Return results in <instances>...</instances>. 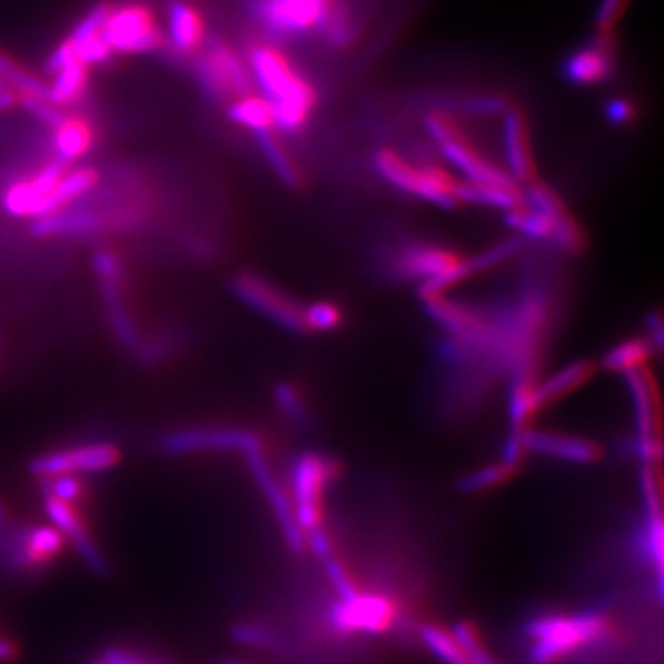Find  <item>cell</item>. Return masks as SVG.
<instances>
[{
    "label": "cell",
    "instance_id": "obj_1",
    "mask_svg": "<svg viewBox=\"0 0 664 664\" xmlns=\"http://www.w3.org/2000/svg\"><path fill=\"white\" fill-rule=\"evenodd\" d=\"M618 633L615 618L605 605H593L576 613L546 611L524 626L530 661L560 664L585 654L611 648Z\"/></svg>",
    "mask_w": 664,
    "mask_h": 664
},
{
    "label": "cell",
    "instance_id": "obj_2",
    "mask_svg": "<svg viewBox=\"0 0 664 664\" xmlns=\"http://www.w3.org/2000/svg\"><path fill=\"white\" fill-rule=\"evenodd\" d=\"M251 80L261 89L273 114L275 130L295 133L311 119L316 108V91L281 52L270 47H255L250 52Z\"/></svg>",
    "mask_w": 664,
    "mask_h": 664
},
{
    "label": "cell",
    "instance_id": "obj_3",
    "mask_svg": "<svg viewBox=\"0 0 664 664\" xmlns=\"http://www.w3.org/2000/svg\"><path fill=\"white\" fill-rule=\"evenodd\" d=\"M375 169L390 185L399 191L423 198L440 208L462 205V181L454 180L437 164H412L392 150H381L375 155Z\"/></svg>",
    "mask_w": 664,
    "mask_h": 664
},
{
    "label": "cell",
    "instance_id": "obj_4",
    "mask_svg": "<svg viewBox=\"0 0 664 664\" xmlns=\"http://www.w3.org/2000/svg\"><path fill=\"white\" fill-rule=\"evenodd\" d=\"M426 130L431 131L434 141L440 144L445 158L462 172L467 181L473 183H484V185H512L517 183L507 170H502L490 159L484 158V153L469 141V137L460 130V125L443 113V111H432L426 117Z\"/></svg>",
    "mask_w": 664,
    "mask_h": 664
},
{
    "label": "cell",
    "instance_id": "obj_5",
    "mask_svg": "<svg viewBox=\"0 0 664 664\" xmlns=\"http://www.w3.org/2000/svg\"><path fill=\"white\" fill-rule=\"evenodd\" d=\"M336 467L322 456H303L295 462L292 473V507L295 521L300 524L305 540L325 534L323 515H325V493Z\"/></svg>",
    "mask_w": 664,
    "mask_h": 664
},
{
    "label": "cell",
    "instance_id": "obj_6",
    "mask_svg": "<svg viewBox=\"0 0 664 664\" xmlns=\"http://www.w3.org/2000/svg\"><path fill=\"white\" fill-rule=\"evenodd\" d=\"M331 621L343 635H382L398 621V605L384 594L359 593L340 598Z\"/></svg>",
    "mask_w": 664,
    "mask_h": 664
},
{
    "label": "cell",
    "instance_id": "obj_7",
    "mask_svg": "<svg viewBox=\"0 0 664 664\" xmlns=\"http://www.w3.org/2000/svg\"><path fill=\"white\" fill-rule=\"evenodd\" d=\"M102 39L111 52L141 54L152 52L163 44V33L159 32L150 11L142 6H124L111 11L102 27Z\"/></svg>",
    "mask_w": 664,
    "mask_h": 664
},
{
    "label": "cell",
    "instance_id": "obj_8",
    "mask_svg": "<svg viewBox=\"0 0 664 664\" xmlns=\"http://www.w3.org/2000/svg\"><path fill=\"white\" fill-rule=\"evenodd\" d=\"M233 290L240 301L270 318L272 322L290 331L306 332L305 306L255 273L237 275L233 279Z\"/></svg>",
    "mask_w": 664,
    "mask_h": 664
},
{
    "label": "cell",
    "instance_id": "obj_9",
    "mask_svg": "<svg viewBox=\"0 0 664 664\" xmlns=\"http://www.w3.org/2000/svg\"><path fill=\"white\" fill-rule=\"evenodd\" d=\"M164 452L183 456L197 452H250L262 451L261 437L253 432L231 426H198L187 431L170 432L161 440Z\"/></svg>",
    "mask_w": 664,
    "mask_h": 664
},
{
    "label": "cell",
    "instance_id": "obj_10",
    "mask_svg": "<svg viewBox=\"0 0 664 664\" xmlns=\"http://www.w3.org/2000/svg\"><path fill=\"white\" fill-rule=\"evenodd\" d=\"M198 80L213 99H225L229 94H250L251 72L239 60V56L219 39H211L205 54L197 63Z\"/></svg>",
    "mask_w": 664,
    "mask_h": 664
},
{
    "label": "cell",
    "instance_id": "obj_11",
    "mask_svg": "<svg viewBox=\"0 0 664 664\" xmlns=\"http://www.w3.org/2000/svg\"><path fill=\"white\" fill-rule=\"evenodd\" d=\"M120 462V451L113 443H88L61 451L49 452L30 463V473L39 479L61 474L102 473Z\"/></svg>",
    "mask_w": 664,
    "mask_h": 664
},
{
    "label": "cell",
    "instance_id": "obj_12",
    "mask_svg": "<svg viewBox=\"0 0 664 664\" xmlns=\"http://www.w3.org/2000/svg\"><path fill=\"white\" fill-rule=\"evenodd\" d=\"M334 0H256V16L270 32L300 36L320 30Z\"/></svg>",
    "mask_w": 664,
    "mask_h": 664
},
{
    "label": "cell",
    "instance_id": "obj_13",
    "mask_svg": "<svg viewBox=\"0 0 664 664\" xmlns=\"http://www.w3.org/2000/svg\"><path fill=\"white\" fill-rule=\"evenodd\" d=\"M67 546V540L54 524H38L21 530L13 540L8 541L6 555L17 571H41L60 557Z\"/></svg>",
    "mask_w": 664,
    "mask_h": 664
},
{
    "label": "cell",
    "instance_id": "obj_14",
    "mask_svg": "<svg viewBox=\"0 0 664 664\" xmlns=\"http://www.w3.org/2000/svg\"><path fill=\"white\" fill-rule=\"evenodd\" d=\"M616 41L613 32H596L587 47L569 56L563 74L574 85H596L615 72Z\"/></svg>",
    "mask_w": 664,
    "mask_h": 664
},
{
    "label": "cell",
    "instance_id": "obj_15",
    "mask_svg": "<svg viewBox=\"0 0 664 664\" xmlns=\"http://www.w3.org/2000/svg\"><path fill=\"white\" fill-rule=\"evenodd\" d=\"M66 172L67 164L54 159L52 163L44 164L43 169L39 170L38 174H33L30 180L13 183L2 197V208L6 213L17 219H28V217L39 219L43 213L47 198Z\"/></svg>",
    "mask_w": 664,
    "mask_h": 664
},
{
    "label": "cell",
    "instance_id": "obj_16",
    "mask_svg": "<svg viewBox=\"0 0 664 664\" xmlns=\"http://www.w3.org/2000/svg\"><path fill=\"white\" fill-rule=\"evenodd\" d=\"M94 270L99 273L100 283L104 289L105 303L110 311V320L120 342L133 348L139 342V332L131 320L130 311L125 306L124 292H122V266L119 256L113 251L102 250L94 255Z\"/></svg>",
    "mask_w": 664,
    "mask_h": 664
},
{
    "label": "cell",
    "instance_id": "obj_17",
    "mask_svg": "<svg viewBox=\"0 0 664 664\" xmlns=\"http://www.w3.org/2000/svg\"><path fill=\"white\" fill-rule=\"evenodd\" d=\"M44 512L49 515L50 523L60 530L67 543H71L77 549L78 554L82 555L83 561L93 571H105L104 557H102L99 546L89 534L88 523H85V519L78 510L77 504L44 495Z\"/></svg>",
    "mask_w": 664,
    "mask_h": 664
},
{
    "label": "cell",
    "instance_id": "obj_18",
    "mask_svg": "<svg viewBox=\"0 0 664 664\" xmlns=\"http://www.w3.org/2000/svg\"><path fill=\"white\" fill-rule=\"evenodd\" d=\"M502 141L506 153L510 175L517 183H532L535 180V161L530 141L529 120L519 108H507L502 120Z\"/></svg>",
    "mask_w": 664,
    "mask_h": 664
},
{
    "label": "cell",
    "instance_id": "obj_19",
    "mask_svg": "<svg viewBox=\"0 0 664 664\" xmlns=\"http://www.w3.org/2000/svg\"><path fill=\"white\" fill-rule=\"evenodd\" d=\"M110 13V8L104 4L97 6L89 11L88 16L83 17L82 21L78 22L74 32L71 33L72 49L77 54V60L83 66H100L110 61V47L105 44L102 39V27H104L105 17Z\"/></svg>",
    "mask_w": 664,
    "mask_h": 664
},
{
    "label": "cell",
    "instance_id": "obj_20",
    "mask_svg": "<svg viewBox=\"0 0 664 664\" xmlns=\"http://www.w3.org/2000/svg\"><path fill=\"white\" fill-rule=\"evenodd\" d=\"M97 183H99L97 170L77 169L72 170V172H66L63 178L56 183L49 198H47L41 217L60 213L61 209H66L69 203L77 202L83 194L93 191Z\"/></svg>",
    "mask_w": 664,
    "mask_h": 664
},
{
    "label": "cell",
    "instance_id": "obj_21",
    "mask_svg": "<svg viewBox=\"0 0 664 664\" xmlns=\"http://www.w3.org/2000/svg\"><path fill=\"white\" fill-rule=\"evenodd\" d=\"M170 43L181 54H189L197 49L202 39V21L197 11L183 0H174L169 6Z\"/></svg>",
    "mask_w": 664,
    "mask_h": 664
},
{
    "label": "cell",
    "instance_id": "obj_22",
    "mask_svg": "<svg viewBox=\"0 0 664 664\" xmlns=\"http://www.w3.org/2000/svg\"><path fill=\"white\" fill-rule=\"evenodd\" d=\"M91 142H93V133L85 122L66 119L56 128V159L63 164L72 163L88 152Z\"/></svg>",
    "mask_w": 664,
    "mask_h": 664
},
{
    "label": "cell",
    "instance_id": "obj_23",
    "mask_svg": "<svg viewBox=\"0 0 664 664\" xmlns=\"http://www.w3.org/2000/svg\"><path fill=\"white\" fill-rule=\"evenodd\" d=\"M54 82L49 85L47 99L61 108V105L71 104L74 100L80 99V94L88 85V67L78 60L72 61L69 66L61 67L60 71L54 72Z\"/></svg>",
    "mask_w": 664,
    "mask_h": 664
},
{
    "label": "cell",
    "instance_id": "obj_24",
    "mask_svg": "<svg viewBox=\"0 0 664 664\" xmlns=\"http://www.w3.org/2000/svg\"><path fill=\"white\" fill-rule=\"evenodd\" d=\"M229 119L237 122V124L244 125L251 133L256 131L273 130V114L272 108L266 100L261 97H240L234 100L233 104L229 105Z\"/></svg>",
    "mask_w": 664,
    "mask_h": 664
},
{
    "label": "cell",
    "instance_id": "obj_25",
    "mask_svg": "<svg viewBox=\"0 0 664 664\" xmlns=\"http://www.w3.org/2000/svg\"><path fill=\"white\" fill-rule=\"evenodd\" d=\"M421 641L440 663L469 664L452 630H445L437 624H425L421 627Z\"/></svg>",
    "mask_w": 664,
    "mask_h": 664
},
{
    "label": "cell",
    "instance_id": "obj_26",
    "mask_svg": "<svg viewBox=\"0 0 664 664\" xmlns=\"http://www.w3.org/2000/svg\"><path fill=\"white\" fill-rule=\"evenodd\" d=\"M256 142L261 147L262 153L266 155L268 161L272 164V169L278 172L279 178L290 187L300 185L301 174L294 161L290 159L289 153L281 147L278 137L273 135V130L256 131Z\"/></svg>",
    "mask_w": 664,
    "mask_h": 664
},
{
    "label": "cell",
    "instance_id": "obj_27",
    "mask_svg": "<svg viewBox=\"0 0 664 664\" xmlns=\"http://www.w3.org/2000/svg\"><path fill=\"white\" fill-rule=\"evenodd\" d=\"M354 11L348 0H334L331 11L323 21L320 32L328 38L334 47H348L354 39Z\"/></svg>",
    "mask_w": 664,
    "mask_h": 664
},
{
    "label": "cell",
    "instance_id": "obj_28",
    "mask_svg": "<svg viewBox=\"0 0 664 664\" xmlns=\"http://www.w3.org/2000/svg\"><path fill=\"white\" fill-rule=\"evenodd\" d=\"M454 637L462 646L463 654L469 664H496L495 657L491 655L484 635L473 621H460L452 627Z\"/></svg>",
    "mask_w": 664,
    "mask_h": 664
},
{
    "label": "cell",
    "instance_id": "obj_29",
    "mask_svg": "<svg viewBox=\"0 0 664 664\" xmlns=\"http://www.w3.org/2000/svg\"><path fill=\"white\" fill-rule=\"evenodd\" d=\"M0 78L4 80L11 89H17L21 94H33V97H47L49 85L33 77L32 72L22 69L19 63L8 58L4 52H0Z\"/></svg>",
    "mask_w": 664,
    "mask_h": 664
},
{
    "label": "cell",
    "instance_id": "obj_30",
    "mask_svg": "<svg viewBox=\"0 0 664 664\" xmlns=\"http://www.w3.org/2000/svg\"><path fill=\"white\" fill-rule=\"evenodd\" d=\"M306 332L331 331L342 322V312L329 301H320L305 306Z\"/></svg>",
    "mask_w": 664,
    "mask_h": 664
},
{
    "label": "cell",
    "instance_id": "obj_31",
    "mask_svg": "<svg viewBox=\"0 0 664 664\" xmlns=\"http://www.w3.org/2000/svg\"><path fill=\"white\" fill-rule=\"evenodd\" d=\"M44 495L54 496L63 502L78 504L83 495V484L74 474H61L52 479H43Z\"/></svg>",
    "mask_w": 664,
    "mask_h": 664
},
{
    "label": "cell",
    "instance_id": "obj_32",
    "mask_svg": "<svg viewBox=\"0 0 664 664\" xmlns=\"http://www.w3.org/2000/svg\"><path fill=\"white\" fill-rule=\"evenodd\" d=\"M21 104L28 113L33 114L36 119L41 120L43 124L50 128H58V125L66 120V114L52 104L47 97H33V94H21Z\"/></svg>",
    "mask_w": 664,
    "mask_h": 664
},
{
    "label": "cell",
    "instance_id": "obj_33",
    "mask_svg": "<svg viewBox=\"0 0 664 664\" xmlns=\"http://www.w3.org/2000/svg\"><path fill=\"white\" fill-rule=\"evenodd\" d=\"M323 561H325V566H328L329 580H331L332 587H334L340 598H349V596H353V594L362 591L356 580H354L353 574H351L348 566L343 565L342 561L336 560L332 554Z\"/></svg>",
    "mask_w": 664,
    "mask_h": 664
},
{
    "label": "cell",
    "instance_id": "obj_34",
    "mask_svg": "<svg viewBox=\"0 0 664 664\" xmlns=\"http://www.w3.org/2000/svg\"><path fill=\"white\" fill-rule=\"evenodd\" d=\"M627 0H602L596 10V32H613L616 22L626 10Z\"/></svg>",
    "mask_w": 664,
    "mask_h": 664
},
{
    "label": "cell",
    "instance_id": "obj_35",
    "mask_svg": "<svg viewBox=\"0 0 664 664\" xmlns=\"http://www.w3.org/2000/svg\"><path fill=\"white\" fill-rule=\"evenodd\" d=\"M637 114L635 104L632 100L627 99H613L605 105V117L610 120L611 124L624 125L627 122H632Z\"/></svg>",
    "mask_w": 664,
    "mask_h": 664
},
{
    "label": "cell",
    "instance_id": "obj_36",
    "mask_svg": "<svg viewBox=\"0 0 664 664\" xmlns=\"http://www.w3.org/2000/svg\"><path fill=\"white\" fill-rule=\"evenodd\" d=\"M278 401L281 404V409L290 415V417H301L303 415V401L300 395L295 392V388L289 386V384H281L278 388Z\"/></svg>",
    "mask_w": 664,
    "mask_h": 664
},
{
    "label": "cell",
    "instance_id": "obj_37",
    "mask_svg": "<svg viewBox=\"0 0 664 664\" xmlns=\"http://www.w3.org/2000/svg\"><path fill=\"white\" fill-rule=\"evenodd\" d=\"M467 108L474 113L493 114L506 111L510 105H507L506 99H502V97L484 94V97H474V99L469 100Z\"/></svg>",
    "mask_w": 664,
    "mask_h": 664
},
{
    "label": "cell",
    "instance_id": "obj_38",
    "mask_svg": "<svg viewBox=\"0 0 664 664\" xmlns=\"http://www.w3.org/2000/svg\"><path fill=\"white\" fill-rule=\"evenodd\" d=\"M234 637L239 638L240 643L251 644V646H270L272 644V637L268 635L266 630L264 627L259 626H250V624H244V626H239L234 630Z\"/></svg>",
    "mask_w": 664,
    "mask_h": 664
},
{
    "label": "cell",
    "instance_id": "obj_39",
    "mask_svg": "<svg viewBox=\"0 0 664 664\" xmlns=\"http://www.w3.org/2000/svg\"><path fill=\"white\" fill-rule=\"evenodd\" d=\"M72 61H77V54H74L71 41L67 39L66 43H61L60 47L52 52V56H50L49 63H47V71L54 74V72L60 71L61 67L69 66Z\"/></svg>",
    "mask_w": 664,
    "mask_h": 664
},
{
    "label": "cell",
    "instance_id": "obj_40",
    "mask_svg": "<svg viewBox=\"0 0 664 664\" xmlns=\"http://www.w3.org/2000/svg\"><path fill=\"white\" fill-rule=\"evenodd\" d=\"M93 664H152L144 660L141 655L133 654V652H125V650H108L100 655L99 660Z\"/></svg>",
    "mask_w": 664,
    "mask_h": 664
},
{
    "label": "cell",
    "instance_id": "obj_41",
    "mask_svg": "<svg viewBox=\"0 0 664 664\" xmlns=\"http://www.w3.org/2000/svg\"><path fill=\"white\" fill-rule=\"evenodd\" d=\"M13 657H16V646H13L10 641L0 637V663L11 661Z\"/></svg>",
    "mask_w": 664,
    "mask_h": 664
},
{
    "label": "cell",
    "instance_id": "obj_42",
    "mask_svg": "<svg viewBox=\"0 0 664 664\" xmlns=\"http://www.w3.org/2000/svg\"><path fill=\"white\" fill-rule=\"evenodd\" d=\"M13 104H16V94L0 93V111L10 110Z\"/></svg>",
    "mask_w": 664,
    "mask_h": 664
},
{
    "label": "cell",
    "instance_id": "obj_43",
    "mask_svg": "<svg viewBox=\"0 0 664 664\" xmlns=\"http://www.w3.org/2000/svg\"><path fill=\"white\" fill-rule=\"evenodd\" d=\"M0 93H13L10 85H8L2 78H0Z\"/></svg>",
    "mask_w": 664,
    "mask_h": 664
},
{
    "label": "cell",
    "instance_id": "obj_44",
    "mask_svg": "<svg viewBox=\"0 0 664 664\" xmlns=\"http://www.w3.org/2000/svg\"><path fill=\"white\" fill-rule=\"evenodd\" d=\"M231 664H245V663H231Z\"/></svg>",
    "mask_w": 664,
    "mask_h": 664
}]
</instances>
